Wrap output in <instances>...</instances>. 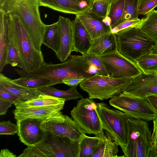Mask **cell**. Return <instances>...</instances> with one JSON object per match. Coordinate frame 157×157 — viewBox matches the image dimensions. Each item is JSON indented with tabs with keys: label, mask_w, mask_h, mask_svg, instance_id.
Returning a JSON list of instances; mask_svg holds the SVG:
<instances>
[{
	"label": "cell",
	"mask_w": 157,
	"mask_h": 157,
	"mask_svg": "<svg viewBox=\"0 0 157 157\" xmlns=\"http://www.w3.org/2000/svg\"><path fill=\"white\" fill-rule=\"evenodd\" d=\"M138 26L157 43V10H154L146 14Z\"/></svg>",
	"instance_id": "obj_28"
},
{
	"label": "cell",
	"mask_w": 157,
	"mask_h": 157,
	"mask_svg": "<svg viewBox=\"0 0 157 157\" xmlns=\"http://www.w3.org/2000/svg\"><path fill=\"white\" fill-rule=\"evenodd\" d=\"M7 14L25 71H32L39 68L45 63L42 52L34 46L19 17L13 14Z\"/></svg>",
	"instance_id": "obj_5"
},
{
	"label": "cell",
	"mask_w": 157,
	"mask_h": 157,
	"mask_svg": "<svg viewBox=\"0 0 157 157\" xmlns=\"http://www.w3.org/2000/svg\"><path fill=\"white\" fill-rule=\"evenodd\" d=\"M0 99L16 102L21 99L9 92L0 90Z\"/></svg>",
	"instance_id": "obj_40"
},
{
	"label": "cell",
	"mask_w": 157,
	"mask_h": 157,
	"mask_svg": "<svg viewBox=\"0 0 157 157\" xmlns=\"http://www.w3.org/2000/svg\"><path fill=\"white\" fill-rule=\"evenodd\" d=\"M96 108V103L92 99L82 98L70 112L72 118L86 133L95 135L103 130Z\"/></svg>",
	"instance_id": "obj_10"
},
{
	"label": "cell",
	"mask_w": 157,
	"mask_h": 157,
	"mask_svg": "<svg viewBox=\"0 0 157 157\" xmlns=\"http://www.w3.org/2000/svg\"><path fill=\"white\" fill-rule=\"evenodd\" d=\"M96 110L103 129L107 131L125 153L127 139V121L130 117L120 110L111 109L102 102L96 103Z\"/></svg>",
	"instance_id": "obj_7"
},
{
	"label": "cell",
	"mask_w": 157,
	"mask_h": 157,
	"mask_svg": "<svg viewBox=\"0 0 157 157\" xmlns=\"http://www.w3.org/2000/svg\"><path fill=\"white\" fill-rule=\"evenodd\" d=\"M109 102L130 117L148 121L157 117V112L146 98H136L121 92L110 98Z\"/></svg>",
	"instance_id": "obj_9"
},
{
	"label": "cell",
	"mask_w": 157,
	"mask_h": 157,
	"mask_svg": "<svg viewBox=\"0 0 157 157\" xmlns=\"http://www.w3.org/2000/svg\"><path fill=\"white\" fill-rule=\"evenodd\" d=\"M149 157H157V143L152 145L150 152Z\"/></svg>",
	"instance_id": "obj_45"
},
{
	"label": "cell",
	"mask_w": 157,
	"mask_h": 157,
	"mask_svg": "<svg viewBox=\"0 0 157 157\" xmlns=\"http://www.w3.org/2000/svg\"><path fill=\"white\" fill-rule=\"evenodd\" d=\"M65 99L40 94L38 97L29 100H20L14 102L16 108L30 107L54 108L62 110Z\"/></svg>",
	"instance_id": "obj_19"
},
{
	"label": "cell",
	"mask_w": 157,
	"mask_h": 157,
	"mask_svg": "<svg viewBox=\"0 0 157 157\" xmlns=\"http://www.w3.org/2000/svg\"><path fill=\"white\" fill-rule=\"evenodd\" d=\"M156 73V74L157 75V70H156V71H155Z\"/></svg>",
	"instance_id": "obj_48"
},
{
	"label": "cell",
	"mask_w": 157,
	"mask_h": 157,
	"mask_svg": "<svg viewBox=\"0 0 157 157\" xmlns=\"http://www.w3.org/2000/svg\"><path fill=\"white\" fill-rule=\"evenodd\" d=\"M16 155L10 151L8 149H5L1 150L0 157H16Z\"/></svg>",
	"instance_id": "obj_44"
},
{
	"label": "cell",
	"mask_w": 157,
	"mask_h": 157,
	"mask_svg": "<svg viewBox=\"0 0 157 157\" xmlns=\"http://www.w3.org/2000/svg\"><path fill=\"white\" fill-rule=\"evenodd\" d=\"M39 0H0V10L20 18L36 49L41 52L46 25L42 21Z\"/></svg>",
	"instance_id": "obj_1"
},
{
	"label": "cell",
	"mask_w": 157,
	"mask_h": 157,
	"mask_svg": "<svg viewBox=\"0 0 157 157\" xmlns=\"http://www.w3.org/2000/svg\"><path fill=\"white\" fill-rule=\"evenodd\" d=\"M42 121L27 118L17 121L19 139L27 147L35 145L44 138L46 132L41 127Z\"/></svg>",
	"instance_id": "obj_15"
},
{
	"label": "cell",
	"mask_w": 157,
	"mask_h": 157,
	"mask_svg": "<svg viewBox=\"0 0 157 157\" xmlns=\"http://www.w3.org/2000/svg\"><path fill=\"white\" fill-rule=\"evenodd\" d=\"M135 63L142 72H155L157 70V55L146 54L137 59Z\"/></svg>",
	"instance_id": "obj_33"
},
{
	"label": "cell",
	"mask_w": 157,
	"mask_h": 157,
	"mask_svg": "<svg viewBox=\"0 0 157 157\" xmlns=\"http://www.w3.org/2000/svg\"><path fill=\"white\" fill-rule=\"evenodd\" d=\"M43 44L51 49L56 54L58 48V22L47 25L43 38Z\"/></svg>",
	"instance_id": "obj_29"
},
{
	"label": "cell",
	"mask_w": 157,
	"mask_h": 157,
	"mask_svg": "<svg viewBox=\"0 0 157 157\" xmlns=\"http://www.w3.org/2000/svg\"><path fill=\"white\" fill-rule=\"evenodd\" d=\"M86 78H72L63 80V83L70 86H78L82 81Z\"/></svg>",
	"instance_id": "obj_41"
},
{
	"label": "cell",
	"mask_w": 157,
	"mask_h": 157,
	"mask_svg": "<svg viewBox=\"0 0 157 157\" xmlns=\"http://www.w3.org/2000/svg\"><path fill=\"white\" fill-rule=\"evenodd\" d=\"M79 143L46 132L43 140L28 147L18 157H79Z\"/></svg>",
	"instance_id": "obj_3"
},
{
	"label": "cell",
	"mask_w": 157,
	"mask_h": 157,
	"mask_svg": "<svg viewBox=\"0 0 157 157\" xmlns=\"http://www.w3.org/2000/svg\"><path fill=\"white\" fill-rule=\"evenodd\" d=\"M15 83L23 86L33 89L52 86V81L48 79L37 76L21 77L12 79Z\"/></svg>",
	"instance_id": "obj_30"
},
{
	"label": "cell",
	"mask_w": 157,
	"mask_h": 157,
	"mask_svg": "<svg viewBox=\"0 0 157 157\" xmlns=\"http://www.w3.org/2000/svg\"><path fill=\"white\" fill-rule=\"evenodd\" d=\"M123 93L141 98L157 94V75L155 72L141 73L131 78Z\"/></svg>",
	"instance_id": "obj_12"
},
{
	"label": "cell",
	"mask_w": 157,
	"mask_h": 157,
	"mask_svg": "<svg viewBox=\"0 0 157 157\" xmlns=\"http://www.w3.org/2000/svg\"><path fill=\"white\" fill-rule=\"evenodd\" d=\"M151 53L157 55V44L152 48Z\"/></svg>",
	"instance_id": "obj_46"
},
{
	"label": "cell",
	"mask_w": 157,
	"mask_h": 157,
	"mask_svg": "<svg viewBox=\"0 0 157 157\" xmlns=\"http://www.w3.org/2000/svg\"><path fill=\"white\" fill-rule=\"evenodd\" d=\"M0 90L11 93L22 100L32 99L40 94L36 89L26 87L15 83L1 72L0 73Z\"/></svg>",
	"instance_id": "obj_22"
},
{
	"label": "cell",
	"mask_w": 157,
	"mask_h": 157,
	"mask_svg": "<svg viewBox=\"0 0 157 157\" xmlns=\"http://www.w3.org/2000/svg\"><path fill=\"white\" fill-rule=\"evenodd\" d=\"M112 4L101 0H94L89 11L104 19L108 16Z\"/></svg>",
	"instance_id": "obj_35"
},
{
	"label": "cell",
	"mask_w": 157,
	"mask_h": 157,
	"mask_svg": "<svg viewBox=\"0 0 157 157\" xmlns=\"http://www.w3.org/2000/svg\"><path fill=\"white\" fill-rule=\"evenodd\" d=\"M151 134L147 121L130 117L127 121V139L123 157H149Z\"/></svg>",
	"instance_id": "obj_6"
},
{
	"label": "cell",
	"mask_w": 157,
	"mask_h": 157,
	"mask_svg": "<svg viewBox=\"0 0 157 157\" xmlns=\"http://www.w3.org/2000/svg\"><path fill=\"white\" fill-rule=\"evenodd\" d=\"M146 98L157 112V94L148 96Z\"/></svg>",
	"instance_id": "obj_43"
},
{
	"label": "cell",
	"mask_w": 157,
	"mask_h": 157,
	"mask_svg": "<svg viewBox=\"0 0 157 157\" xmlns=\"http://www.w3.org/2000/svg\"><path fill=\"white\" fill-rule=\"evenodd\" d=\"M153 130L151 134L152 145L157 143V117L153 120Z\"/></svg>",
	"instance_id": "obj_42"
},
{
	"label": "cell",
	"mask_w": 157,
	"mask_h": 157,
	"mask_svg": "<svg viewBox=\"0 0 157 157\" xmlns=\"http://www.w3.org/2000/svg\"><path fill=\"white\" fill-rule=\"evenodd\" d=\"M125 0H118L111 4L108 15L111 20L110 27L113 28L116 23L121 17L124 8Z\"/></svg>",
	"instance_id": "obj_34"
},
{
	"label": "cell",
	"mask_w": 157,
	"mask_h": 157,
	"mask_svg": "<svg viewBox=\"0 0 157 157\" xmlns=\"http://www.w3.org/2000/svg\"><path fill=\"white\" fill-rule=\"evenodd\" d=\"M40 6L64 13L78 15L89 10L94 0H39Z\"/></svg>",
	"instance_id": "obj_17"
},
{
	"label": "cell",
	"mask_w": 157,
	"mask_h": 157,
	"mask_svg": "<svg viewBox=\"0 0 157 157\" xmlns=\"http://www.w3.org/2000/svg\"><path fill=\"white\" fill-rule=\"evenodd\" d=\"M77 86H70L69 89L63 90L51 86H48L36 89L40 93L62 98L66 101L72 99L82 98V96L77 90Z\"/></svg>",
	"instance_id": "obj_25"
},
{
	"label": "cell",
	"mask_w": 157,
	"mask_h": 157,
	"mask_svg": "<svg viewBox=\"0 0 157 157\" xmlns=\"http://www.w3.org/2000/svg\"><path fill=\"white\" fill-rule=\"evenodd\" d=\"M98 57L110 77L131 78L142 72L136 63L123 56L118 51Z\"/></svg>",
	"instance_id": "obj_11"
},
{
	"label": "cell",
	"mask_w": 157,
	"mask_h": 157,
	"mask_svg": "<svg viewBox=\"0 0 157 157\" xmlns=\"http://www.w3.org/2000/svg\"><path fill=\"white\" fill-rule=\"evenodd\" d=\"M8 23L9 25V43L6 65L10 64L13 67H18L22 70L25 71L24 67L21 61L18 52L13 30L9 21Z\"/></svg>",
	"instance_id": "obj_26"
},
{
	"label": "cell",
	"mask_w": 157,
	"mask_h": 157,
	"mask_svg": "<svg viewBox=\"0 0 157 157\" xmlns=\"http://www.w3.org/2000/svg\"><path fill=\"white\" fill-rule=\"evenodd\" d=\"M140 0H125L122 15L115 27L126 21L138 18V6Z\"/></svg>",
	"instance_id": "obj_32"
},
{
	"label": "cell",
	"mask_w": 157,
	"mask_h": 157,
	"mask_svg": "<svg viewBox=\"0 0 157 157\" xmlns=\"http://www.w3.org/2000/svg\"><path fill=\"white\" fill-rule=\"evenodd\" d=\"M85 63L89 67L90 73L94 75L108 76L105 67L98 56L87 53L82 55Z\"/></svg>",
	"instance_id": "obj_31"
},
{
	"label": "cell",
	"mask_w": 157,
	"mask_h": 157,
	"mask_svg": "<svg viewBox=\"0 0 157 157\" xmlns=\"http://www.w3.org/2000/svg\"><path fill=\"white\" fill-rule=\"evenodd\" d=\"M141 19L139 18L125 21L112 29L111 32L116 33L121 30L128 27L138 26L141 21Z\"/></svg>",
	"instance_id": "obj_38"
},
{
	"label": "cell",
	"mask_w": 157,
	"mask_h": 157,
	"mask_svg": "<svg viewBox=\"0 0 157 157\" xmlns=\"http://www.w3.org/2000/svg\"><path fill=\"white\" fill-rule=\"evenodd\" d=\"M58 27V48L56 54L63 62L66 60L74 51L73 21L69 18L59 16L57 21Z\"/></svg>",
	"instance_id": "obj_14"
},
{
	"label": "cell",
	"mask_w": 157,
	"mask_h": 157,
	"mask_svg": "<svg viewBox=\"0 0 157 157\" xmlns=\"http://www.w3.org/2000/svg\"><path fill=\"white\" fill-rule=\"evenodd\" d=\"M101 0L104 1L106 2H108L109 3H111L112 4L116 2L118 0Z\"/></svg>",
	"instance_id": "obj_47"
},
{
	"label": "cell",
	"mask_w": 157,
	"mask_h": 157,
	"mask_svg": "<svg viewBox=\"0 0 157 157\" xmlns=\"http://www.w3.org/2000/svg\"><path fill=\"white\" fill-rule=\"evenodd\" d=\"M41 128L55 136H67L73 141L80 142L86 132L73 119L65 116L63 122L42 121Z\"/></svg>",
	"instance_id": "obj_13"
},
{
	"label": "cell",
	"mask_w": 157,
	"mask_h": 157,
	"mask_svg": "<svg viewBox=\"0 0 157 157\" xmlns=\"http://www.w3.org/2000/svg\"><path fill=\"white\" fill-rule=\"evenodd\" d=\"M9 25L7 14L0 10V72L6 65L8 52Z\"/></svg>",
	"instance_id": "obj_23"
},
{
	"label": "cell",
	"mask_w": 157,
	"mask_h": 157,
	"mask_svg": "<svg viewBox=\"0 0 157 157\" xmlns=\"http://www.w3.org/2000/svg\"><path fill=\"white\" fill-rule=\"evenodd\" d=\"M62 110L47 107L17 108L13 111L14 118L17 121L27 118H33L43 121L63 122L65 115Z\"/></svg>",
	"instance_id": "obj_16"
},
{
	"label": "cell",
	"mask_w": 157,
	"mask_h": 157,
	"mask_svg": "<svg viewBox=\"0 0 157 157\" xmlns=\"http://www.w3.org/2000/svg\"><path fill=\"white\" fill-rule=\"evenodd\" d=\"M76 15L84 25L92 40L111 32L112 28L104 22V18L89 10Z\"/></svg>",
	"instance_id": "obj_18"
},
{
	"label": "cell",
	"mask_w": 157,
	"mask_h": 157,
	"mask_svg": "<svg viewBox=\"0 0 157 157\" xmlns=\"http://www.w3.org/2000/svg\"><path fill=\"white\" fill-rule=\"evenodd\" d=\"M15 102L0 99V115L6 114L8 109Z\"/></svg>",
	"instance_id": "obj_39"
},
{
	"label": "cell",
	"mask_w": 157,
	"mask_h": 157,
	"mask_svg": "<svg viewBox=\"0 0 157 157\" xmlns=\"http://www.w3.org/2000/svg\"><path fill=\"white\" fill-rule=\"evenodd\" d=\"M75 16L72 21L74 50L82 55L87 53L92 40L81 21L77 16Z\"/></svg>",
	"instance_id": "obj_21"
},
{
	"label": "cell",
	"mask_w": 157,
	"mask_h": 157,
	"mask_svg": "<svg viewBox=\"0 0 157 157\" xmlns=\"http://www.w3.org/2000/svg\"><path fill=\"white\" fill-rule=\"evenodd\" d=\"M157 6V0H140L138 5V14L146 15Z\"/></svg>",
	"instance_id": "obj_36"
},
{
	"label": "cell",
	"mask_w": 157,
	"mask_h": 157,
	"mask_svg": "<svg viewBox=\"0 0 157 157\" xmlns=\"http://www.w3.org/2000/svg\"><path fill=\"white\" fill-rule=\"evenodd\" d=\"M117 51L135 63L141 56L151 53L157 43L138 26H132L115 33Z\"/></svg>",
	"instance_id": "obj_4"
},
{
	"label": "cell",
	"mask_w": 157,
	"mask_h": 157,
	"mask_svg": "<svg viewBox=\"0 0 157 157\" xmlns=\"http://www.w3.org/2000/svg\"><path fill=\"white\" fill-rule=\"evenodd\" d=\"M100 133L102 140L92 157H118V145L110 134L103 129Z\"/></svg>",
	"instance_id": "obj_24"
},
{
	"label": "cell",
	"mask_w": 157,
	"mask_h": 157,
	"mask_svg": "<svg viewBox=\"0 0 157 157\" xmlns=\"http://www.w3.org/2000/svg\"><path fill=\"white\" fill-rule=\"evenodd\" d=\"M17 132V124L12 123L10 121L0 122V135H14Z\"/></svg>",
	"instance_id": "obj_37"
},
{
	"label": "cell",
	"mask_w": 157,
	"mask_h": 157,
	"mask_svg": "<svg viewBox=\"0 0 157 157\" xmlns=\"http://www.w3.org/2000/svg\"><path fill=\"white\" fill-rule=\"evenodd\" d=\"M69 57L60 63H45L32 71L17 68H15V71L21 77L37 76L50 80L52 86L63 83V81L67 79L86 78L94 75L90 72L89 67L84 61L82 55H70Z\"/></svg>",
	"instance_id": "obj_2"
},
{
	"label": "cell",
	"mask_w": 157,
	"mask_h": 157,
	"mask_svg": "<svg viewBox=\"0 0 157 157\" xmlns=\"http://www.w3.org/2000/svg\"><path fill=\"white\" fill-rule=\"evenodd\" d=\"M131 79L94 75L83 80L79 86L88 94L89 98L103 100L122 92Z\"/></svg>",
	"instance_id": "obj_8"
},
{
	"label": "cell",
	"mask_w": 157,
	"mask_h": 157,
	"mask_svg": "<svg viewBox=\"0 0 157 157\" xmlns=\"http://www.w3.org/2000/svg\"><path fill=\"white\" fill-rule=\"evenodd\" d=\"M94 137L86 135L79 143V157H92L97 148L102 141L99 133Z\"/></svg>",
	"instance_id": "obj_27"
},
{
	"label": "cell",
	"mask_w": 157,
	"mask_h": 157,
	"mask_svg": "<svg viewBox=\"0 0 157 157\" xmlns=\"http://www.w3.org/2000/svg\"><path fill=\"white\" fill-rule=\"evenodd\" d=\"M117 51L115 34L111 32L92 40L87 53L98 56Z\"/></svg>",
	"instance_id": "obj_20"
}]
</instances>
